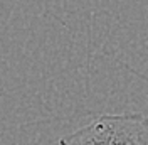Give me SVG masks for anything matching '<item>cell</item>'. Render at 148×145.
<instances>
[{"label": "cell", "mask_w": 148, "mask_h": 145, "mask_svg": "<svg viewBox=\"0 0 148 145\" xmlns=\"http://www.w3.org/2000/svg\"><path fill=\"white\" fill-rule=\"evenodd\" d=\"M56 145H148V117L141 113L101 115L61 137Z\"/></svg>", "instance_id": "1"}]
</instances>
